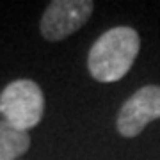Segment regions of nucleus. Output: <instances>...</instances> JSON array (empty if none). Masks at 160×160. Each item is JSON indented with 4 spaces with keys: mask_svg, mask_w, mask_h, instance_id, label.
<instances>
[{
    "mask_svg": "<svg viewBox=\"0 0 160 160\" xmlns=\"http://www.w3.org/2000/svg\"><path fill=\"white\" fill-rule=\"evenodd\" d=\"M141 48L137 30L121 25L107 30L91 46L87 68L98 82H118L130 71Z\"/></svg>",
    "mask_w": 160,
    "mask_h": 160,
    "instance_id": "nucleus-1",
    "label": "nucleus"
},
{
    "mask_svg": "<svg viewBox=\"0 0 160 160\" xmlns=\"http://www.w3.org/2000/svg\"><path fill=\"white\" fill-rule=\"evenodd\" d=\"M45 96L32 80H14L0 92V114L18 130L29 132L43 118Z\"/></svg>",
    "mask_w": 160,
    "mask_h": 160,
    "instance_id": "nucleus-2",
    "label": "nucleus"
},
{
    "mask_svg": "<svg viewBox=\"0 0 160 160\" xmlns=\"http://www.w3.org/2000/svg\"><path fill=\"white\" fill-rule=\"evenodd\" d=\"M94 4L91 0H53L48 4L39 22V30L46 41H62L91 18Z\"/></svg>",
    "mask_w": 160,
    "mask_h": 160,
    "instance_id": "nucleus-3",
    "label": "nucleus"
},
{
    "mask_svg": "<svg viewBox=\"0 0 160 160\" xmlns=\"http://www.w3.org/2000/svg\"><path fill=\"white\" fill-rule=\"evenodd\" d=\"M160 118V87L144 86L132 94L119 110L118 132L123 137H135L151 121Z\"/></svg>",
    "mask_w": 160,
    "mask_h": 160,
    "instance_id": "nucleus-4",
    "label": "nucleus"
},
{
    "mask_svg": "<svg viewBox=\"0 0 160 160\" xmlns=\"http://www.w3.org/2000/svg\"><path fill=\"white\" fill-rule=\"evenodd\" d=\"M30 148L29 132H23L0 121V160H16Z\"/></svg>",
    "mask_w": 160,
    "mask_h": 160,
    "instance_id": "nucleus-5",
    "label": "nucleus"
}]
</instances>
